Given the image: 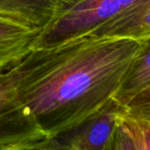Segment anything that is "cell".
<instances>
[{
  "label": "cell",
  "mask_w": 150,
  "mask_h": 150,
  "mask_svg": "<svg viewBox=\"0 0 150 150\" xmlns=\"http://www.w3.org/2000/svg\"><path fill=\"white\" fill-rule=\"evenodd\" d=\"M149 40L84 34L32 47L1 74L40 127L54 138L108 105Z\"/></svg>",
  "instance_id": "cell-1"
},
{
  "label": "cell",
  "mask_w": 150,
  "mask_h": 150,
  "mask_svg": "<svg viewBox=\"0 0 150 150\" xmlns=\"http://www.w3.org/2000/svg\"><path fill=\"white\" fill-rule=\"evenodd\" d=\"M142 0H62L52 21L36 36L32 47H45L84 35Z\"/></svg>",
  "instance_id": "cell-2"
},
{
  "label": "cell",
  "mask_w": 150,
  "mask_h": 150,
  "mask_svg": "<svg viewBox=\"0 0 150 150\" xmlns=\"http://www.w3.org/2000/svg\"><path fill=\"white\" fill-rule=\"evenodd\" d=\"M50 139L0 73V150H45Z\"/></svg>",
  "instance_id": "cell-3"
},
{
  "label": "cell",
  "mask_w": 150,
  "mask_h": 150,
  "mask_svg": "<svg viewBox=\"0 0 150 150\" xmlns=\"http://www.w3.org/2000/svg\"><path fill=\"white\" fill-rule=\"evenodd\" d=\"M118 107L112 99L96 116L69 132L51 138L45 150H112Z\"/></svg>",
  "instance_id": "cell-4"
},
{
  "label": "cell",
  "mask_w": 150,
  "mask_h": 150,
  "mask_svg": "<svg viewBox=\"0 0 150 150\" xmlns=\"http://www.w3.org/2000/svg\"><path fill=\"white\" fill-rule=\"evenodd\" d=\"M112 150H150V105L118 107Z\"/></svg>",
  "instance_id": "cell-5"
},
{
  "label": "cell",
  "mask_w": 150,
  "mask_h": 150,
  "mask_svg": "<svg viewBox=\"0 0 150 150\" xmlns=\"http://www.w3.org/2000/svg\"><path fill=\"white\" fill-rule=\"evenodd\" d=\"M87 35L150 40V0H142L98 25Z\"/></svg>",
  "instance_id": "cell-6"
},
{
  "label": "cell",
  "mask_w": 150,
  "mask_h": 150,
  "mask_svg": "<svg viewBox=\"0 0 150 150\" xmlns=\"http://www.w3.org/2000/svg\"><path fill=\"white\" fill-rule=\"evenodd\" d=\"M112 99L122 107L150 105V40L134 60Z\"/></svg>",
  "instance_id": "cell-7"
},
{
  "label": "cell",
  "mask_w": 150,
  "mask_h": 150,
  "mask_svg": "<svg viewBox=\"0 0 150 150\" xmlns=\"http://www.w3.org/2000/svg\"><path fill=\"white\" fill-rule=\"evenodd\" d=\"M62 0H0V18L42 31L54 18Z\"/></svg>",
  "instance_id": "cell-8"
},
{
  "label": "cell",
  "mask_w": 150,
  "mask_h": 150,
  "mask_svg": "<svg viewBox=\"0 0 150 150\" xmlns=\"http://www.w3.org/2000/svg\"><path fill=\"white\" fill-rule=\"evenodd\" d=\"M39 32L0 18V73L24 56Z\"/></svg>",
  "instance_id": "cell-9"
}]
</instances>
